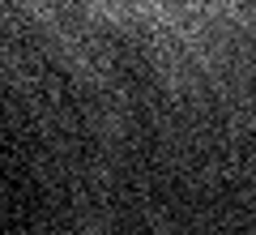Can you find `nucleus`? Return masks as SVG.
Here are the masks:
<instances>
[{
	"mask_svg": "<svg viewBox=\"0 0 256 235\" xmlns=\"http://www.w3.org/2000/svg\"><path fill=\"white\" fill-rule=\"evenodd\" d=\"M0 158L52 235H256V0H0Z\"/></svg>",
	"mask_w": 256,
	"mask_h": 235,
	"instance_id": "1",
	"label": "nucleus"
}]
</instances>
